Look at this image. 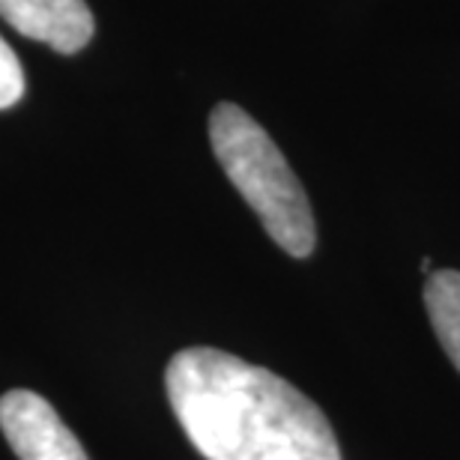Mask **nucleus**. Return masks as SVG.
Here are the masks:
<instances>
[{"instance_id":"4","label":"nucleus","mask_w":460,"mask_h":460,"mask_svg":"<svg viewBox=\"0 0 460 460\" xmlns=\"http://www.w3.org/2000/svg\"><path fill=\"white\" fill-rule=\"evenodd\" d=\"M0 18L27 40L75 54L93 40L96 22L84 0H0Z\"/></svg>"},{"instance_id":"2","label":"nucleus","mask_w":460,"mask_h":460,"mask_svg":"<svg viewBox=\"0 0 460 460\" xmlns=\"http://www.w3.org/2000/svg\"><path fill=\"white\" fill-rule=\"evenodd\" d=\"M209 144L272 243L290 257L314 252L317 225L308 195L266 128L239 105L222 102L209 114Z\"/></svg>"},{"instance_id":"5","label":"nucleus","mask_w":460,"mask_h":460,"mask_svg":"<svg viewBox=\"0 0 460 460\" xmlns=\"http://www.w3.org/2000/svg\"><path fill=\"white\" fill-rule=\"evenodd\" d=\"M425 308L446 356L460 371V272L437 270L428 275Z\"/></svg>"},{"instance_id":"1","label":"nucleus","mask_w":460,"mask_h":460,"mask_svg":"<svg viewBox=\"0 0 460 460\" xmlns=\"http://www.w3.org/2000/svg\"><path fill=\"white\" fill-rule=\"evenodd\" d=\"M164 389L189 443L207 460H344L314 401L225 349H180Z\"/></svg>"},{"instance_id":"3","label":"nucleus","mask_w":460,"mask_h":460,"mask_svg":"<svg viewBox=\"0 0 460 460\" xmlns=\"http://www.w3.org/2000/svg\"><path fill=\"white\" fill-rule=\"evenodd\" d=\"M0 430L18 460H90L58 410L31 389L0 398Z\"/></svg>"},{"instance_id":"6","label":"nucleus","mask_w":460,"mask_h":460,"mask_svg":"<svg viewBox=\"0 0 460 460\" xmlns=\"http://www.w3.org/2000/svg\"><path fill=\"white\" fill-rule=\"evenodd\" d=\"M22 96H24V69L18 63L15 51L0 36V111L13 108Z\"/></svg>"}]
</instances>
